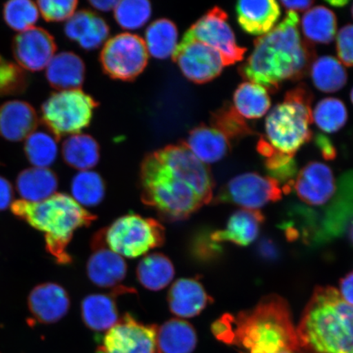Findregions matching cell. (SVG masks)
Here are the masks:
<instances>
[{
    "mask_svg": "<svg viewBox=\"0 0 353 353\" xmlns=\"http://www.w3.org/2000/svg\"><path fill=\"white\" fill-rule=\"evenodd\" d=\"M142 200L162 219L189 218L213 199L214 181L209 168L186 145L170 147L143 163Z\"/></svg>",
    "mask_w": 353,
    "mask_h": 353,
    "instance_id": "obj_1",
    "label": "cell"
},
{
    "mask_svg": "<svg viewBox=\"0 0 353 353\" xmlns=\"http://www.w3.org/2000/svg\"><path fill=\"white\" fill-rule=\"evenodd\" d=\"M299 21L297 12L289 11L279 25L256 39L252 54L241 65V76L271 92L285 81L305 77L316 54L300 37Z\"/></svg>",
    "mask_w": 353,
    "mask_h": 353,
    "instance_id": "obj_2",
    "label": "cell"
},
{
    "mask_svg": "<svg viewBox=\"0 0 353 353\" xmlns=\"http://www.w3.org/2000/svg\"><path fill=\"white\" fill-rule=\"evenodd\" d=\"M211 330L218 341L246 353L301 350L288 303L276 294L263 298L250 310L221 316Z\"/></svg>",
    "mask_w": 353,
    "mask_h": 353,
    "instance_id": "obj_3",
    "label": "cell"
},
{
    "mask_svg": "<svg viewBox=\"0 0 353 353\" xmlns=\"http://www.w3.org/2000/svg\"><path fill=\"white\" fill-rule=\"evenodd\" d=\"M296 330L304 353H353V306L334 287H317Z\"/></svg>",
    "mask_w": 353,
    "mask_h": 353,
    "instance_id": "obj_4",
    "label": "cell"
},
{
    "mask_svg": "<svg viewBox=\"0 0 353 353\" xmlns=\"http://www.w3.org/2000/svg\"><path fill=\"white\" fill-rule=\"evenodd\" d=\"M10 209L17 217L44 234L48 252L60 264L72 261L68 247L74 232L90 226L97 219L72 196L63 193H56L39 203L13 201Z\"/></svg>",
    "mask_w": 353,
    "mask_h": 353,
    "instance_id": "obj_5",
    "label": "cell"
},
{
    "mask_svg": "<svg viewBox=\"0 0 353 353\" xmlns=\"http://www.w3.org/2000/svg\"><path fill=\"white\" fill-rule=\"evenodd\" d=\"M313 94L305 85L286 92L283 103L273 108L265 122L268 142L279 151L295 156L310 142Z\"/></svg>",
    "mask_w": 353,
    "mask_h": 353,
    "instance_id": "obj_6",
    "label": "cell"
},
{
    "mask_svg": "<svg viewBox=\"0 0 353 353\" xmlns=\"http://www.w3.org/2000/svg\"><path fill=\"white\" fill-rule=\"evenodd\" d=\"M94 237L121 257L134 259L164 244L165 233L157 220L130 214L119 218Z\"/></svg>",
    "mask_w": 353,
    "mask_h": 353,
    "instance_id": "obj_7",
    "label": "cell"
},
{
    "mask_svg": "<svg viewBox=\"0 0 353 353\" xmlns=\"http://www.w3.org/2000/svg\"><path fill=\"white\" fill-rule=\"evenodd\" d=\"M95 103L77 90L52 94L42 105V121L56 137L79 134L90 123Z\"/></svg>",
    "mask_w": 353,
    "mask_h": 353,
    "instance_id": "obj_8",
    "label": "cell"
},
{
    "mask_svg": "<svg viewBox=\"0 0 353 353\" xmlns=\"http://www.w3.org/2000/svg\"><path fill=\"white\" fill-rule=\"evenodd\" d=\"M282 188L271 176L245 173L232 179L221 190L218 203H231L242 209L259 210L270 202L281 200Z\"/></svg>",
    "mask_w": 353,
    "mask_h": 353,
    "instance_id": "obj_9",
    "label": "cell"
},
{
    "mask_svg": "<svg viewBox=\"0 0 353 353\" xmlns=\"http://www.w3.org/2000/svg\"><path fill=\"white\" fill-rule=\"evenodd\" d=\"M101 63L110 77L131 79L139 76L148 63L143 39L130 32L117 34L104 44Z\"/></svg>",
    "mask_w": 353,
    "mask_h": 353,
    "instance_id": "obj_10",
    "label": "cell"
},
{
    "mask_svg": "<svg viewBox=\"0 0 353 353\" xmlns=\"http://www.w3.org/2000/svg\"><path fill=\"white\" fill-rule=\"evenodd\" d=\"M187 34L217 50L226 65L244 59L247 50L237 43L235 34L228 22L227 13L219 8L207 12Z\"/></svg>",
    "mask_w": 353,
    "mask_h": 353,
    "instance_id": "obj_11",
    "label": "cell"
},
{
    "mask_svg": "<svg viewBox=\"0 0 353 353\" xmlns=\"http://www.w3.org/2000/svg\"><path fill=\"white\" fill-rule=\"evenodd\" d=\"M157 329L156 325L141 323L127 313L107 331L100 347L105 353H161Z\"/></svg>",
    "mask_w": 353,
    "mask_h": 353,
    "instance_id": "obj_12",
    "label": "cell"
},
{
    "mask_svg": "<svg viewBox=\"0 0 353 353\" xmlns=\"http://www.w3.org/2000/svg\"><path fill=\"white\" fill-rule=\"evenodd\" d=\"M174 59L184 76L196 83L212 81L219 77L226 66L217 50L188 34L179 44Z\"/></svg>",
    "mask_w": 353,
    "mask_h": 353,
    "instance_id": "obj_13",
    "label": "cell"
},
{
    "mask_svg": "<svg viewBox=\"0 0 353 353\" xmlns=\"http://www.w3.org/2000/svg\"><path fill=\"white\" fill-rule=\"evenodd\" d=\"M94 252L87 263V274L90 280L101 288L114 289L117 293L132 292L129 287L120 285L127 274V264L119 255L94 237Z\"/></svg>",
    "mask_w": 353,
    "mask_h": 353,
    "instance_id": "obj_14",
    "label": "cell"
},
{
    "mask_svg": "<svg viewBox=\"0 0 353 353\" xmlns=\"http://www.w3.org/2000/svg\"><path fill=\"white\" fill-rule=\"evenodd\" d=\"M12 51L21 68L39 72L47 68L54 57L56 43L47 30L33 28L17 35Z\"/></svg>",
    "mask_w": 353,
    "mask_h": 353,
    "instance_id": "obj_15",
    "label": "cell"
},
{
    "mask_svg": "<svg viewBox=\"0 0 353 353\" xmlns=\"http://www.w3.org/2000/svg\"><path fill=\"white\" fill-rule=\"evenodd\" d=\"M332 170L324 163H308L299 172L294 188L300 200L312 206L324 205L336 192Z\"/></svg>",
    "mask_w": 353,
    "mask_h": 353,
    "instance_id": "obj_16",
    "label": "cell"
},
{
    "mask_svg": "<svg viewBox=\"0 0 353 353\" xmlns=\"http://www.w3.org/2000/svg\"><path fill=\"white\" fill-rule=\"evenodd\" d=\"M28 304L35 320L43 324H54L68 314L70 301L63 286L47 282L30 291Z\"/></svg>",
    "mask_w": 353,
    "mask_h": 353,
    "instance_id": "obj_17",
    "label": "cell"
},
{
    "mask_svg": "<svg viewBox=\"0 0 353 353\" xmlns=\"http://www.w3.org/2000/svg\"><path fill=\"white\" fill-rule=\"evenodd\" d=\"M336 185L333 204L324 215L322 240L341 235L353 219V170L344 173Z\"/></svg>",
    "mask_w": 353,
    "mask_h": 353,
    "instance_id": "obj_18",
    "label": "cell"
},
{
    "mask_svg": "<svg viewBox=\"0 0 353 353\" xmlns=\"http://www.w3.org/2000/svg\"><path fill=\"white\" fill-rule=\"evenodd\" d=\"M213 301L200 281L182 278L174 282L168 294V303L173 314L181 319H192L201 314Z\"/></svg>",
    "mask_w": 353,
    "mask_h": 353,
    "instance_id": "obj_19",
    "label": "cell"
},
{
    "mask_svg": "<svg viewBox=\"0 0 353 353\" xmlns=\"http://www.w3.org/2000/svg\"><path fill=\"white\" fill-rule=\"evenodd\" d=\"M38 125L34 109L23 101H10L0 108V134L11 142H19Z\"/></svg>",
    "mask_w": 353,
    "mask_h": 353,
    "instance_id": "obj_20",
    "label": "cell"
},
{
    "mask_svg": "<svg viewBox=\"0 0 353 353\" xmlns=\"http://www.w3.org/2000/svg\"><path fill=\"white\" fill-rule=\"evenodd\" d=\"M236 10L242 30L250 34L262 37L274 28L281 16L279 3L274 0L239 1Z\"/></svg>",
    "mask_w": 353,
    "mask_h": 353,
    "instance_id": "obj_21",
    "label": "cell"
},
{
    "mask_svg": "<svg viewBox=\"0 0 353 353\" xmlns=\"http://www.w3.org/2000/svg\"><path fill=\"white\" fill-rule=\"evenodd\" d=\"M263 222L261 211L241 209L232 214L226 228L211 234V241L248 246L257 239Z\"/></svg>",
    "mask_w": 353,
    "mask_h": 353,
    "instance_id": "obj_22",
    "label": "cell"
},
{
    "mask_svg": "<svg viewBox=\"0 0 353 353\" xmlns=\"http://www.w3.org/2000/svg\"><path fill=\"white\" fill-rule=\"evenodd\" d=\"M186 147L204 164H214L227 156L230 141L213 126H201L190 134Z\"/></svg>",
    "mask_w": 353,
    "mask_h": 353,
    "instance_id": "obj_23",
    "label": "cell"
},
{
    "mask_svg": "<svg viewBox=\"0 0 353 353\" xmlns=\"http://www.w3.org/2000/svg\"><path fill=\"white\" fill-rule=\"evenodd\" d=\"M59 180L54 172L46 168L32 167L17 176L16 188L21 200L39 203L55 195Z\"/></svg>",
    "mask_w": 353,
    "mask_h": 353,
    "instance_id": "obj_24",
    "label": "cell"
},
{
    "mask_svg": "<svg viewBox=\"0 0 353 353\" xmlns=\"http://www.w3.org/2000/svg\"><path fill=\"white\" fill-rule=\"evenodd\" d=\"M46 77L57 90H77L85 78V64L73 52H63L52 57L47 65Z\"/></svg>",
    "mask_w": 353,
    "mask_h": 353,
    "instance_id": "obj_25",
    "label": "cell"
},
{
    "mask_svg": "<svg viewBox=\"0 0 353 353\" xmlns=\"http://www.w3.org/2000/svg\"><path fill=\"white\" fill-rule=\"evenodd\" d=\"M193 325L181 319H171L157 329V343L161 353H192L197 345Z\"/></svg>",
    "mask_w": 353,
    "mask_h": 353,
    "instance_id": "obj_26",
    "label": "cell"
},
{
    "mask_svg": "<svg viewBox=\"0 0 353 353\" xmlns=\"http://www.w3.org/2000/svg\"><path fill=\"white\" fill-rule=\"evenodd\" d=\"M81 316L88 328L95 332H103L119 321L116 302L110 295H88L81 303Z\"/></svg>",
    "mask_w": 353,
    "mask_h": 353,
    "instance_id": "obj_27",
    "label": "cell"
},
{
    "mask_svg": "<svg viewBox=\"0 0 353 353\" xmlns=\"http://www.w3.org/2000/svg\"><path fill=\"white\" fill-rule=\"evenodd\" d=\"M179 39L178 29L173 22L160 19L148 26L143 42L149 55L157 59H168L178 51Z\"/></svg>",
    "mask_w": 353,
    "mask_h": 353,
    "instance_id": "obj_28",
    "label": "cell"
},
{
    "mask_svg": "<svg viewBox=\"0 0 353 353\" xmlns=\"http://www.w3.org/2000/svg\"><path fill=\"white\" fill-rule=\"evenodd\" d=\"M174 267L165 254L154 253L145 256L137 268V277L145 289L159 291L173 281Z\"/></svg>",
    "mask_w": 353,
    "mask_h": 353,
    "instance_id": "obj_29",
    "label": "cell"
},
{
    "mask_svg": "<svg viewBox=\"0 0 353 353\" xmlns=\"http://www.w3.org/2000/svg\"><path fill=\"white\" fill-rule=\"evenodd\" d=\"M301 28L307 42L330 43L336 35V16L325 6L312 8L303 15Z\"/></svg>",
    "mask_w": 353,
    "mask_h": 353,
    "instance_id": "obj_30",
    "label": "cell"
},
{
    "mask_svg": "<svg viewBox=\"0 0 353 353\" xmlns=\"http://www.w3.org/2000/svg\"><path fill=\"white\" fill-rule=\"evenodd\" d=\"M257 150L265 158V166L271 178L280 184H285L282 191L290 190L291 183H294V176L297 174V163L294 156L279 151L264 138L259 139Z\"/></svg>",
    "mask_w": 353,
    "mask_h": 353,
    "instance_id": "obj_31",
    "label": "cell"
},
{
    "mask_svg": "<svg viewBox=\"0 0 353 353\" xmlns=\"http://www.w3.org/2000/svg\"><path fill=\"white\" fill-rule=\"evenodd\" d=\"M234 108L246 119H259L271 108V99L266 88L252 82H244L233 95Z\"/></svg>",
    "mask_w": 353,
    "mask_h": 353,
    "instance_id": "obj_32",
    "label": "cell"
},
{
    "mask_svg": "<svg viewBox=\"0 0 353 353\" xmlns=\"http://www.w3.org/2000/svg\"><path fill=\"white\" fill-rule=\"evenodd\" d=\"M63 157L66 164L74 169L90 170L99 161V145L87 134L70 135L63 145Z\"/></svg>",
    "mask_w": 353,
    "mask_h": 353,
    "instance_id": "obj_33",
    "label": "cell"
},
{
    "mask_svg": "<svg viewBox=\"0 0 353 353\" xmlns=\"http://www.w3.org/2000/svg\"><path fill=\"white\" fill-rule=\"evenodd\" d=\"M309 72L315 87L323 92H336L347 82L345 68L334 57L322 56L313 61Z\"/></svg>",
    "mask_w": 353,
    "mask_h": 353,
    "instance_id": "obj_34",
    "label": "cell"
},
{
    "mask_svg": "<svg viewBox=\"0 0 353 353\" xmlns=\"http://www.w3.org/2000/svg\"><path fill=\"white\" fill-rule=\"evenodd\" d=\"M25 153L34 167L48 169L59 154L57 137L46 130H34L26 138Z\"/></svg>",
    "mask_w": 353,
    "mask_h": 353,
    "instance_id": "obj_35",
    "label": "cell"
},
{
    "mask_svg": "<svg viewBox=\"0 0 353 353\" xmlns=\"http://www.w3.org/2000/svg\"><path fill=\"white\" fill-rule=\"evenodd\" d=\"M105 192L104 181L94 171H79L72 179V198L81 206L99 205L103 201Z\"/></svg>",
    "mask_w": 353,
    "mask_h": 353,
    "instance_id": "obj_36",
    "label": "cell"
},
{
    "mask_svg": "<svg viewBox=\"0 0 353 353\" xmlns=\"http://www.w3.org/2000/svg\"><path fill=\"white\" fill-rule=\"evenodd\" d=\"M347 110L341 100L335 98L322 99L312 112V121L328 134L341 130L347 121Z\"/></svg>",
    "mask_w": 353,
    "mask_h": 353,
    "instance_id": "obj_37",
    "label": "cell"
},
{
    "mask_svg": "<svg viewBox=\"0 0 353 353\" xmlns=\"http://www.w3.org/2000/svg\"><path fill=\"white\" fill-rule=\"evenodd\" d=\"M114 17L121 28L129 32L143 28L152 17V6L145 0H125L114 8Z\"/></svg>",
    "mask_w": 353,
    "mask_h": 353,
    "instance_id": "obj_38",
    "label": "cell"
},
{
    "mask_svg": "<svg viewBox=\"0 0 353 353\" xmlns=\"http://www.w3.org/2000/svg\"><path fill=\"white\" fill-rule=\"evenodd\" d=\"M3 19L16 32H26L34 28L39 19V10L30 0H12L4 3Z\"/></svg>",
    "mask_w": 353,
    "mask_h": 353,
    "instance_id": "obj_39",
    "label": "cell"
},
{
    "mask_svg": "<svg viewBox=\"0 0 353 353\" xmlns=\"http://www.w3.org/2000/svg\"><path fill=\"white\" fill-rule=\"evenodd\" d=\"M213 127L223 132L229 141L240 140L255 134L249 123L230 103L225 105L215 113L213 117Z\"/></svg>",
    "mask_w": 353,
    "mask_h": 353,
    "instance_id": "obj_40",
    "label": "cell"
},
{
    "mask_svg": "<svg viewBox=\"0 0 353 353\" xmlns=\"http://www.w3.org/2000/svg\"><path fill=\"white\" fill-rule=\"evenodd\" d=\"M28 85L29 79L24 69L0 56V96L22 94Z\"/></svg>",
    "mask_w": 353,
    "mask_h": 353,
    "instance_id": "obj_41",
    "label": "cell"
},
{
    "mask_svg": "<svg viewBox=\"0 0 353 353\" xmlns=\"http://www.w3.org/2000/svg\"><path fill=\"white\" fill-rule=\"evenodd\" d=\"M37 4L44 19L63 21H68L76 12L78 3L74 0H42Z\"/></svg>",
    "mask_w": 353,
    "mask_h": 353,
    "instance_id": "obj_42",
    "label": "cell"
},
{
    "mask_svg": "<svg viewBox=\"0 0 353 353\" xmlns=\"http://www.w3.org/2000/svg\"><path fill=\"white\" fill-rule=\"evenodd\" d=\"M95 15L86 11L74 12L66 21L65 33L66 37L78 43L88 37L94 28Z\"/></svg>",
    "mask_w": 353,
    "mask_h": 353,
    "instance_id": "obj_43",
    "label": "cell"
},
{
    "mask_svg": "<svg viewBox=\"0 0 353 353\" xmlns=\"http://www.w3.org/2000/svg\"><path fill=\"white\" fill-rule=\"evenodd\" d=\"M337 54L341 63L353 66V25L344 26L336 39Z\"/></svg>",
    "mask_w": 353,
    "mask_h": 353,
    "instance_id": "obj_44",
    "label": "cell"
},
{
    "mask_svg": "<svg viewBox=\"0 0 353 353\" xmlns=\"http://www.w3.org/2000/svg\"><path fill=\"white\" fill-rule=\"evenodd\" d=\"M13 188L10 181L0 176V211L10 208L13 203Z\"/></svg>",
    "mask_w": 353,
    "mask_h": 353,
    "instance_id": "obj_45",
    "label": "cell"
},
{
    "mask_svg": "<svg viewBox=\"0 0 353 353\" xmlns=\"http://www.w3.org/2000/svg\"><path fill=\"white\" fill-rule=\"evenodd\" d=\"M315 142L325 160L331 161L336 157V149L327 137L319 134L316 136Z\"/></svg>",
    "mask_w": 353,
    "mask_h": 353,
    "instance_id": "obj_46",
    "label": "cell"
},
{
    "mask_svg": "<svg viewBox=\"0 0 353 353\" xmlns=\"http://www.w3.org/2000/svg\"><path fill=\"white\" fill-rule=\"evenodd\" d=\"M339 292L344 301L353 306V271L347 273L341 281Z\"/></svg>",
    "mask_w": 353,
    "mask_h": 353,
    "instance_id": "obj_47",
    "label": "cell"
},
{
    "mask_svg": "<svg viewBox=\"0 0 353 353\" xmlns=\"http://www.w3.org/2000/svg\"><path fill=\"white\" fill-rule=\"evenodd\" d=\"M281 3L286 10L296 12L309 10L314 2L312 0H301V1H281Z\"/></svg>",
    "mask_w": 353,
    "mask_h": 353,
    "instance_id": "obj_48",
    "label": "cell"
},
{
    "mask_svg": "<svg viewBox=\"0 0 353 353\" xmlns=\"http://www.w3.org/2000/svg\"><path fill=\"white\" fill-rule=\"evenodd\" d=\"M118 1L114 0H97V1L90 2L91 6L97 10L101 12H108L114 10Z\"/></svg>",
    "mask_w": 353,
    "mask_h": 353,
    "instance_id": "obj_49",
    "label": "cell"
},
{
    "mask_svg": "<svg viewBox=\"0 0 353 353\" xmlns=\"http://www.w3.org/2000/svg\"><path fill=\"white\" fill-rule=\"evenodd\" d=\"M347 228L348 240H350L351 244L353 245V219L351 221L350 224H348Z\"/></svg>",
    "mask_w": 353,
    "mask_h": 353,
    "instance_id": "obj_50",
    "label": "cell"
},
{
    "mask_svg": "<svg viewBox=\"0 0 353 353\" xmlns=\"http://www.w3.org/2000/svg\"><path fill=\"white\" fill-rule=\"evenodd\" d=\"M331 6L334 7H343L344 6H346L348 2L346 1H329L328 2Z\"/></svg>",
    "mask_w": 353,
    "mask_h": 353,
    "instance_id": "obj_51",
    "label": "cell"
},
{
    "mask_svg": "<svg viewBox=\"0 0 353 353\" xmlns=\"http://www.w3.org/2000/svg\"><path fill=\"white\" fill-rule=\"evenodd\" d=\"M283 353H304V352L301 350H299V351H294V352H283Z\"/></svg>",
    "mask_w": 353,
    "mask_h": 353,
    "instance_id": "obj_52",
    "label": "cell"
},
{
    "mask_svg": "<svg viewBox=\"0 0 353 353\" xmlns=\"http://www.w3.org/2000/svg\"><path fill=\"white\" fill-rule=\"evenodd\" d=\"M350 99L352 103L353 104V88H352L351 94H350Z\"/></svg>",
    "mask_w": 353,
    "mask_h": 353,
    "instance_id": "obj_53",
    "label": "cell"
},
{
    "mask_svg": "<svg viewBox=\"0 0 353 353\" xmlns=\"http://www.w3.org/2000/svg\"><path fill=\"white\" fill-rule=\"evenodd\" d=\"M352 17H353V6L352 7Z\"/></svg>",
    "mask_w": 353,
    "mask_h": 353,
    "instance_id": "obj_54",
    "label": "cell"
}]
</instances>
